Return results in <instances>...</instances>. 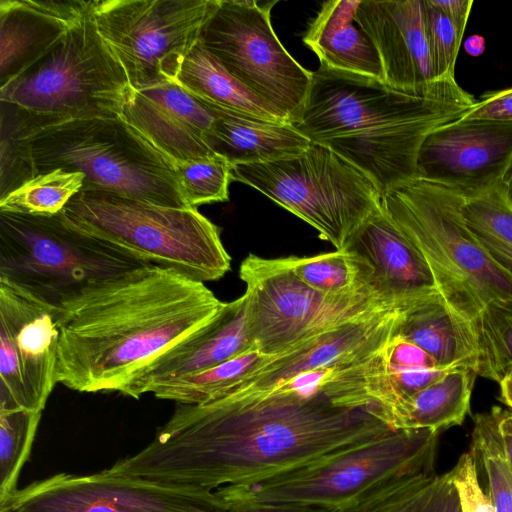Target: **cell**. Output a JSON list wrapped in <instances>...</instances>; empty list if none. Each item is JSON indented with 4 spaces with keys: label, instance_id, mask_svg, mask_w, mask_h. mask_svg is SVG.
I'll return each mask as SVG.
<instances>
[{
    "label": "cell",
    "instance_id": "38",
    "mask_svg": "<svg viewBox=\"0 0 512 512\" xmlns=\"http://www.w3.org/2000/svg\"><path fill=\"white\" fill-rule=\"evenodd\" d=\"M425 34L435 79L454 78L463 39L452 21L431 0H423Z\"/></svg>",
    "mask_w": 512,
    "mask_h": 512
},
{
    "label": "cell",
    "instance_id": "35",
    "mask_svg": "<svg viewBox=\"0 0 512 512\" xmlns=\"http://www.w3.org/2000/svg\"><path fill=\"white\" fill-rule=\"evenodd\" d=\"M475 335L477 376L499 383L512 368V300L486 305L477 318Z\"/></svg>",
    "mask_w": 512,
    "mask_h": 512
},
{
    "label": "cell",
    "instance_id": "29",
    "mask_svg": "<svg viewBox=\"0 0 512 512\" xmlns=\"http://www.w3.org/2000/svg\"><path fill=\"white\" fill-rule=\"evenodd\" d=\"M340 512H461L449 472L424 471L387 481Z\"/></svg>",
    "mask_w": 512,
    "mask_h": 512
},
{
    "label": "cell",
    "instance_id": "14",
    "mask_svg": "<svg viewBox=\"0 0 512 512\" xmlns=\"http://www.w3.org/2000/svg\"><path fill=\"white\" fill-rule=\"evenodd\" d=\"M216 491L115 476L57 473L17 491L0 512H228Z\"/></svg>",
    "mask_w": 512,
    "mask_h": 512
},
{
    "label": "cell",
    "instance_id": "44",
    "mask_svg": "<svg viewBox=\"0 0 512 512\" xmlns=\"http://www.w3.org/2000/svg\"><path fill=\"white\" fill-rule=\"evenodd\" d=\"M498 427L506 454L512 464V412L510 410L500 407Z\"/></svg>",
    "mask_w": 512,
    "mask_h": 512
},
{
    "label": "cell",
    "instance_id": "25",
    "mask_svg": "<svg viewBox=\"0 0 512 512\" xmlns=\"http://www.w3.org/2000/svg\"><path fill=\"white\" fill-rule=\"evenodd\" d=\"M360 1L324 2L303 35V42L318 56L320 65L384 81L379 54L355 21Z\"/></svg>",
    "mask_w": 512,
    "mask_h": 512
},
{
    "label": "cell",
    "instance_id": "16",
    "mask_svg": "<svg viewBox=\"0 0 512 512\" xmlns=\"http://www.w3.org/2000/svg\"><path fill=\"white\" fill-rule=\"evenodd\" d=\"M511 166L512 121L462 118L427 135L419 149L416 178L471 197L503 182Z\"/></svg>",
    "mask_w": 512,
    "mask_h": 512
},
{
    "label": "cell",
    "instance_id": "37",
    "mask_svg": "<svg viewBox=\"0 0 512 512\" xmlns=\"http://www.w3.org/2000/svg\"><path fill=\"white\" fill-rule=\"evenodd\" d=\"M179 186L191 208L229 199L231 164L220 155L176 163Z\"/></svg>",
    "mask_w": 512,
    "mask_h": 512
},
{
    "label": "cell",
    "instance_id": "30",
    "mask_svg": "<svg viewBox=\"0 0 512 512\" xmlns=\"http://www.w3.org/2000/svg\"><path fill=\"white\" fill-rule=\"evenodd\" d=\"M284 260L300 280L324 294L338 296L369 289L379 291L368 263L344 249L309 257L289 256Z\"/></svg>",
    "mask_w": 512,
    "mask_h": 512
},
{
    "label": "cell",
    "instance_id": "27",
    "mask_svg": "<svg viewBox=\"0 0 512 512\" xmlns=\"http://www.w3.org/2000/svg\"><path fill=\"white\" fill-rule=\"evenodd\" d=\"M476 376L472 368H453L426 388L380 410L377 417L394 430L440 433L461 425L470 411Z\"/></svg>",
    "mask_w": 512,
    "mask_h": 512
},
{
    "label": "cell",
    "instance_id": "17",
    "mask_svg": "<svg viewBox=\"0 0 512 512\" xmlns=\"http://www.w3.org/2000/svg\"><path fill=\"white\" fill-rule=\"evenodd\" d=\"M399 306L330 328L268 362L238 381L223 396L258 397L295 376L321 368L346 367L376 353L393 336ZM218 397V398H220Z\"/></svg>",
    "mask_w": 512,
    "mask_h": 512
},
{
    "label": "cell",
    "instance_id": "33",
    "mask_svg": "<svg viewBox=\"0 0 512 512\" xmlns=\"http://www.w3.org/2000/svg\"><path fill=\"white\" fill-rule=\"evenodd\" d=\"M499 409L475 415L470 452L483 469L496 512H512V464L499 432Z\"/></svg>",
    "mask_w": 512,
    "mask_h": 512
},
{
    "label": "cell",
    "instance_id": "6",
    "mask_svg": "<svg viewBox=\"0 0 512 512\" xmlns=\"http://www.w3.org/2000/svg\"><path fill=\"white\" fill-rule=\"evenodd\" d=\"M61 216L81 233L195 281H215L230 270L231 257L219 228L197 208L159 206L111 192L83 190Z\"/></svg>",
    "mask_w": 512,
    "mask_h": 512
},
{
    "label": "cell",
    "instance_id": "3",
    "mask_svg": "<svg viewBox=\"0 0 512 512\" xmlns=\"http://www.w3.org/2000/svg\"><path fill=\"white\" fill-rule=\"evenodd\" d=\"M0 162V198L40 173L63 169L84 175L81 191L191 208L183 198L175 163L123 116L1 131Z\"/></svg>",
    "mask_w": 512,
    "mask_h": 512
},
{
    "label": "cell",
    "instance_id": "9",
    "mask_svg": "<svg viewBox=\"0 0 512 512\" xmlns=\"http://www.w3.org/2000/svg\"><path fill=\"white\" fill-rule=\"evenodd\" d=\"M232 181L255 188L343 250L381 207L375 184L327 145L311 142L297 156L232 166Z\"/></svg>",
    "mask_w": 512,
    "mask_h": 512
},
{
    "label": "cell",
    "instance_id": "41",
    "mask_svg": "<svg viewBox=\"0 0 512 512\" xmlns=\"http://www.w3.org/2000/svg\"><path fill=\"white\" fill-rule=\"evenodd\" d=\"M463 118L512 121V87L485 93Z\"/></svg>",
    "mask_w": 512,
    "mask_h": 512
},
{
    "label": "cell",
    "instance_id": "15",
    "mask_svg": "<svg viewBox=\"0 0 512 512\" xmlns=\"http://www.w3.org/2000/svg\"><path fill=\"white\" fill-rule=\"evenodd\" d=\"M60 316L0 281V410L43 411L58 383Z\"/></svg>",
    "mask_w": 512,
    "mask_h": 512
},
{
    "label": "cell",
    "instance_id": "4",
    "mask_svg": "<svg viewBox=\"0 0 512 512\" xmlns=\"http://www.w3.org/2000/svg\"><path fill=\"white\" fill-rule=\"evenodd\" d=\"M465 199L449 185L414 178L383 194L381 206L426 261L445 305L476 339L484 307L512 300V272L467 226Z\"/></svg>",
    "mask_w": 512,
    "mask_h": 512
},
{
    "label": "cell",
    "instance_id": "46",
    "mask_svg": "<svg viewBox=\"0 0 512 512\" xmlns=\"http://www.w3.org/2000/svg\"><path fill=\"white\" fill-rule=\"evenodd\" d=\"M484 46H485L484 39L478 35L469 37L465 41L466 51L473 56L482 54V52L484 51Z\"/></svg>",
    "mask_w": 512,
    "mask_h": 512
},
{
    "label": "cell",
    "instance_id": "20",
    "mask_svg": "<svg viewBox=\"0 0 512 512\" xmlns=\"http://www.w3.org/2000/svg\"><path fill=\"white\" fill-rule=\"evenodd\" d=\"M254 348L248 329V299L244 293L236 300L223 302L207 323L154 359L125 396L138 399L155 386L204 371Z\"/></svg>",
    "mask_w": 512,
    "mask_h": 512
},
{
    "label": "cell",
    "instance_id": "21",
    "mask_svg": "<svg viewBox=\"0 0 512 512\" xmlns=\"http://www.w3.org/2000/svg\"><path fill=\"white\" fill-rule=\"evenodd\" d=\"M99 0H0V88L42 59Z\"/></svg>",
    "mask_w": 512,
    "mask_h": 512
},
{
    "label": "cell",
    "instance_id": "1",
    "mask_svg": "<svg viewBox=\"0 0 512 512\" xmlns=\"http://www.w3.org/2000/svg\"><path fill=\"white\" fill-rule=\"evenodd\" d=\"M394 430L366 408L323 392L275 388L258 397L178 404L152 441L103 471L215 491L252 483Z\"/></svg>",
    "mask_w": 512,
    "mask_h": 512
},
{
    "label": "cell",
    "instance_id": "7",
    "mask_svg": "<svg viewBox=\"0 0 512 512\" xmlns=\"http://www.w3.org/2000/svg\"><path fill=\"white\" fill-rule=\"evenodd\" d=\"M439 434L391 430L285 472L215 491L230 504L289 503L341 511L387 481L435 470Z\"/></svg>",
    "mask_w": 512,
    "mask_h": 512
},
{
    "label": "cell",
    "instance_id": "47",
    "mask_svg": "<svg viewBox=\"0 0 512 512\" xmlns=\"http://www.w3.org/2000/svg\"><path fill=\"white\" fill-rule=\"evenodd\" d=\"M503 182L506 186L507 195L510 201L512 202V166L510 167L508 173L506 174Z\"/></svg>",
    "mask_w": 512,
    "mask_h": 512
},
{
    "label": "cell",
    "instance_id": "45",
    "mask_svg": "<svg viewBox=\"0 0 512 512\" xmlns=\"http://www.w3.org/2000/svg\"><path fill=\"white\" fill-rule=\"evenodd\" d=\"M500 386V400L512 412V368L506 373L503 379L499 382Z\"/></svg>",
    "mask_w": 512,
    "mask_h": 512
},
{
    "label": "cell",
    "instance_id": "2",
    "mask_svg": "<svg viewBox=\"0 0 512 512\" xmlns=\"http://www.w3.org/2000/svg\"><path fill=\"white\" fill-rule=\"evenodd\" d=\"M222 305L203 282L152 264L88 286L60 307L57 382L126 395L154 359Z\"/></svg>",
    "mask_w": 512,
    "mask_h": 512
},
{
    "label": "cell",
    "instance_id": "13",
    "mask_svg": "<svg viewBox=\"0 0 512 512\" xmlns=\"http://www.w3.org/2000/svg\"><path fill=\"white\" fill-rule=\"evenodd\" d=\"M276 1L219 0L200 42L243 86L288 123L302 113L312 71L285 49L271 24Z\"/></svg>",
    "mask_w": 512,
    "mask_h": 512
},
{
    "label": "cell",
    "instance_id": "23",
    "mask_svg": "<svg viewBox=\"0 0 512 512\" xmlns=\"http://www.w3.org/2000/svg\"><path fill=\"white\" fill-rule=\"evenodd\" d=\"M344 250L368 263L377 289L396 304L406 306L438 293L426 261L382 206L355 231Z\"/></svg>",
    "mask_w": 512,
    "mask_h": 512
},
{
    "label": "cell",
    "instance_id": "18",
    "mask_svg": "<svg viewBox=\"0 0 512 512\" xmlns=\"http://www.w3.org/2000/svg\"><path fill=\"white\" fill-rule=\"evenodd\" d=\"M122 116L175 164L215 155L207 142L214 113L176 80L133 90Z\"/></svg>",
    "mask_w": 512,
    "mask_h": 512
},
{
    "label": "cell",
    "instance_id": "42",
    "mask_svg": "<svg viewBox=\"0 0 512 512\" xmlns=\"http://www.w3.org/2000/svg\"><path fill=\"white\" fill-rule=\"evenodd\" d=\"M228 512H340L337 509L289 503L230 504Z\"/></svg>",
    "mask_w": 512,
    "mask_h": 512
},
{
    "label": "cell",
    "instance_id": "8",
    "mask_svg": "<svg viewBox=\"0 0 512 512\" xmlns=\"http://www.w3.org/2000/svg\"><path fill=\"white\" fill-rule=\"evenodd\" d=\"M149 265L68 226L61 213L0 212V281L60 308L83 289Z\"/></svg>",
    "mask_w": 512,
    "mask_h": 512
},
{
    "label": "cell",
    "instance_id": "40",
    "mask_svg": "<svg viewBox=\"0 0 512 512\" xmlns=\"http://www.w3.org/2000/svg\"><path fill=\"white\" fill-rule=\"evenodd\" d=\"M378 357L387 369L393 371L440 368L422 348L394 334L380 348Z\"/></svg>",
    "mask_w": 512,
    "mask_h": 512
},
{
    "label": "cell",
    "instance_id": "28",
    "mask_svg": "<svg viewBox=\"0 0 512 512\" xmlns=\"http://www.w3.org/2000/svg\"><path fill=\"white\" fill-rule=\"evenodd\" d=\"M175 80L200 101L268 121L286 122L273 107L235 79L200 41L186 56Z\"/></svg>",
    "mask_w": 512,
    "mask_h": 512
},
{
    "label": "cell",
    "instance_id": "34",
    "mask_svg": "<svg viewBox=\"0 0 512 512\" xmlns=\"http://www.w3.org/2000/svg\"><path fill=\"white\" fill-rule=\"evenodd\" d=\"M80 172L56 169L40 173L0 198V212L34 216H54L83 187Z\"/></svg>",
    "mask_w": 512,
    "mask_h": 512
},
{
    "label": "cell",
    "instance_id": "5",
    "mask_svg": "<svg viewBox=\"0 0 512 512\" xmlns=\"http://www.w3.org/2000/svg\"><path fill=\"white\" fill-rule=\"evenodd\" d=\"M126 72L100 36L94 11L37 63L0 88L2 132L122 116L132 95Z\"/></svg>",
    "mask_w": 512,
    "mask_h": 512
},
{
    "label": "cell",
    "instance_id": "26",
    "mask_svg": "<svg viewBox=\"0 0 512 512\" xmlns=\"http://www.w3.org/2000/svg\"><path fill=\"white\" fill-rule=\"evenodd\" d=\"M394 335L422 348L440 368L469 367L477 374L476 339L457 321L438 293L405 306Z\"/></svg>",
    "mask_w": 512,
    "mask_h": 512
},
{
    "label": "cell",
    "instance_id": "11",
    "mask_svg": "<svg viewBox=\"0 0 512 512\" xmlns=\"http://www.w3.org/2000/svg\"><path fill=\"white\" fill-rule=\"evenodd\" d=\"M239 276L246 284L248 329L264 355L288 351L330 328L399 306L375 289L321 293L300 280L284 258L249 254Z\"/></svg>",
    "mask_w": 512,
    "mask_h": 512
},
{
    "label": "cell",
    "instance_id": "12",
    "mask_svg": "<svg viewBox=\"0 0 512 512\" xmlns=\"http://www.w3.org/2000/svg\"><path fill=\"white\" fill-rule=\"evenodd\" d=\"M219 0H104L97 30L123 66L132 90L175 80Z\"/></svg>",
    "mask_w": 512,
    "mask_h": 512
},
{
    "label": "cell",
    "instance_id": "43",
    "mask_svg": "<svg viewBox=\"0 0 512 512\" xmlns=\"http://www.w3.org/2000/svg\"><path fill=\"white\" fill-rule=\"evenodd\" d=\"M431 2L444 13L452 21L458 31L464 35L474 3L473 0H431Z\"/></svg>",
    "mask_w": 512,
    "mask_h": 512
},
{
    "label": "cell",
    "instance_id": "32",
    "mask_svg": "<svg viewBox=\"0 0 512 512\" xmlns=\"http://www.w3.org/2000/svg\"><path fill=\"white\" fill-rule=\"evenodd\" d=\"M462 214L474 235L512 272V202L504 182L466 197Z\"/></svg>",
    "mask_w": 512,
    "mask_h": 512
},
{
    "label": "cell",
    "instance_id": "36",
    "mask_svg": "<svg viewBox=\"0 0 512 512\" xmlns=\"http://www.w3.org/2000/svg\"><path fill=\"white\" fill-rule=\"evenodd\" d=\"M42 412L0 410V504L16 491L28 460Z\"/></svg>",
    "mask_w": 512,
    "mask_h": 512
},
{
    "label": "cell",
    "instance_id": "19",
    "mask_svg": "<svg viewBox=\"0 0 512 512\" xmlns=\"http://www.w3.org/2000/svg\"><path fill=\"white\" fill-rule=\"evenodd\" d=\"M355 21L379 54L386 84L413 90L436 80L425 34L423 0H361Z\"/></svg>",
    "mask_w": 512,
    "mask_h": 512
},
{
    "label": "cell",
    "instance_id": "10",
    "mask_svg": "<svg viewBox=\"0 0 512 512\" xmlns=\"http://www.w3.org/2000/svg\"><path fill=\"white\" fill-rule=\"evenodd\" d=\"M476 101L455 77L400 90L377 78L320 65L312 71L302 113L293 125L318 142L443 113L467 114Z\"/></svg>",
    "mask_w": 512,
    "mask_h": 512
},
{
    "label": "cell",
    "instance_id": "22",
    "mask_svg": "<svg viewBox=\"0 0 512 512\" xmlns=\"http://www.w3.org/2000/svg\"><path fill=\"white\" fill-rule=\"evenodd\" d=\"M465 115L443 113L318 142L361 170L382 196L391 188L417 177L419 149L429 133Z\"/></svg>",
    "mask_w": 512,
    "mask_h": 512
},
{
    "label": "cell",
    "instance_id": "31",
    "mask_svg": "<svg viewBox=\"0 0 512 512\" xmlns=\"http://www.w3.org/2000/svg\"><path fill=\"white\" fill-rule=\"evenodd\" d=\"M271 357L254 348L204 371L155 386L150 393L158 399L171 400L180 405L205 404L220 397Z\"/></svg>",
    "mask_w": 512,
    "mask_h": 512
},
{
    "label": "cell",
    "instance_id": "24",
    "mask_svg": "<svg viewBox=\"0 0 512 512\" xmlns=\"http://www.w3.org/2000/svg\"><path fill=\"white\" fill-rule=\"evenodd\" d=\"M201 102L215 116L207 138L208 145L231 166L265 163L297 156L311 144L310 139L292 123L268 121Z\"/></svg>",
    "mask_w": 512,
    "mask_h": 512
},
{
    "label": "cell",
    "instance_id": "39",
    "mask_svg": "<svg viewBox=\"0 0 512 512\" xmlns=\"http://www.w3.org/2000/svg\"><path fill=\"white\" fill-rule=\"evenodd\" d=\"M448 472L461 512H496L491 496L480 485L477 462L470 451L462 453Z\"/></svg>",
    "mask_w": 512,
    "mask_h": 512
}]
</instances>
